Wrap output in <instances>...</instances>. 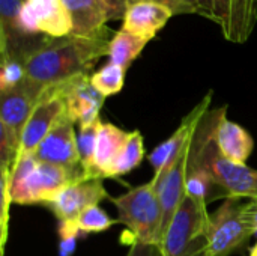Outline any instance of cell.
<instances>
[{
  "instance_id": "obj_1",
  "label": "cell",
  "mask_w": 257,
  "mask_h": 256,
  "mask_svg": "<svg viewBox=\"0 0 257 256\" xmlns=\"http://www.w3.org/2000/svg\"><path fill=\"white\" fill-rule=\"evenodd\" d=\"M113 36V30L105 26L87 36L69 33L47 38L26 59V78L45 89L80 75H92L96 62L107 56Z\"/></svg>"
},
{
  "instance_id": "obj_2",
  "label": "cell",
  "mask_w": 257,
  "mask_h": 256,
  "mask_svg": "<svg viewBox=\"0 0 257 256\" xmlns=\"http://www.w3.org/2000/svg\"><path fill=\"white\" fill-rule=\"evenodd\" d=\"M0 178L8 183L12 204L45 205L68 184L86 177L81 172L41 163L35 154H20L12 169L0 167Z\"/></svg>"
},
{
  "instance_id": "obj_3",
  "label": "cell",
  "mask_w": 257,
  "mask_h": 256,
  "mask_svg": "<svg viewBox=\"0 0 257 256\" xmlns=\"http://www.w3.org/2000/svg\"><path fill=\"white\" fill-rule=\"evenodd\" d=\"M117 210V222L131 234V243L160 246L163 237V208L154 181L110 198Z\"/></svg>"
},
{
  "instance_id": "obj_4",
  "label": "cell",
  "mask_w": 257,
  "mask_h": 256,
  "mask_svg": "<svg viewBox=\"0 0 257 256\" xmlns=\"http://www.w3.org/2000/svg\"><path fill=\"white\" fill-rule=\"evenodd\" d=\"M256 232L251 201L226 198L221 207L211 214L203 256H230Z\"/></svg>"
},
{
  "instance_id": "obj_5",
  "label": "cell",
  "mask_w": 257,
  "mask_h": 256,
  "mask_svg": "<svg viewBox=\"0 0 257 256\" xmlns=\"http://www.w3.org/2000/svg\"><path fill=\"white\" fill-rule=\"evenodd\" d=\"M208 205L185 196L167 226L160 250L163 256H203L211 214Z\"/></svg>"
},
{
  "instance_id": "obj_6",
  "label": "cell",
  "mask_w": 257,
  "mask_h": 256,
  "mask_svg": "<svg viewBox=\"0 0 257 256\" xmlns=\"http://www.w3.org/2000/svg\"><path fill=\"white\" fill-rule=\"evenodd\" d=\"M202 17L215 23L226 41L244 44L257 24V0H202Z\"/></svg>"
},
{
  "instance_id": "obj_7",
  "label": "cell",
  "mask_w": 257,
  "mask_h": 256,
  "mask_svg": "<svg viewBox=\"0 0 257 256\" xmlns=\"http://www.w3.org/2000/svg\"><path fill=\"white\" fill-rule=\"evenodd\" d=\"M226 113V112H224ZM223 113V115H224ZM221 115V116H223ZM220 116V119H221ZM218 119V121H220ZM218 121L211 131L205 145V158L208 166L218 183V186L226 192L227 198L238 199H257V170L247 164H239L227 160L221 155L215 143V130Z\"/></svg>"
},
{
  "instance_id": "obj_8",
  "label": "cell",
  "mask_w": 257,
  "mask_h": 256,
  "mask_svg": "<svg viewBox=\"0 0 257 256\" xmlns=\"http://www.w3.org/2000/svg\"><path fill=\"white\" fill-rule=\"evenodd\" d=\"M65 116L69 115L66 110L62 83L45 88L39 95L33 112L21 133L20 154H33L39 143L47 137V134Z\"/></svg>"
},
{
  "instance_id": "obj_9",
  "label": "cell",
  "mask_w": 257,
  "mask_h": 256,
  "mask_svg": "<svg viewBox=\"0 0 257 256\" xmlns=\"http://www.w3.org/2000/svg\"><path fill=\"white\" fill-rule=\"evenodd\" d=\"M21 27L27 36L62 38L71 33L72 23L63 0H26Z\"/></svg>"
},
{
  "instance_id": "obj_10",
  "label": "cell",
  "mask_w": 257,
  "mask_h": 256,
  "mask_svg": "<svg viewBox=\"0 0 257 256\" xmlns=\"http://www.w3.org/2000/svg\"><path fill=\"white\" fill-rule=\"evenodd\" d=\"M110 199L102 184V178H81L60 190L47 207L59 222H75L87 208Z\"/></svg>"
},
{
  "instance_id": "obj_11",
  "label": "cell",
  "mask_w": 257,
  "mask_h": 256,
  "mask_svg": "<svg viewBox=\"0 0 257 256\" xmlns=\"http://www.w3.org/2000/svg\"><path fill=\"white\" fill-rule=\"evenodd\" d=\"M33 154L41 163L54 164L74 172L84 174L80 163L75 122L69 116H65L47 134V137L39 143Z\"/></svg>"
},
{
  "instance_id": "obj_12",
  "label": "cell",
  "mask_w": 257,
  "mask_h": 256,
  "mask_svg": "<svg viewBox=\"0 0 257 256\" xmlns=\"http://www.w3.org/2000/svg\"><path fill=\"white\" fill-rule=\"evenodd\" d=\"M211 98H212V92H208V95L203 97L202 101L182 119L181 125L175 130V133L167 140L160 143L148 155V160L151 166L154 167V178L163 175L172 166V163L178 158L181 151L188 143L191 134L194 133L197 124L208 113L209 106H211Z\"/></svg>"
},
{
  "instance_id": "obj_13",
  "label": "cell",
  "mask_w": 257,
  "mask_h": 256,
  "mask_svg": "<svg viewBox=\"0 0 257 256\" xmlns=\"http://www.w3.org/2000/svg\"><path fill=\"white\" fill-rule=\"evenodd\" d=\"M69 118L78 125L92 124L99 118L105 97L90 83V75H80L62 83Z\"/></svg>"
},
{
  "instance_id": "obj_14",
  "label": "cell",
  "mask_w": 257,
  "mask_h": 256,
  "mask_svg": "<svg viewBox=\"0 0 257 256\" xmlns=\"http://www.w3.org/2000/svg\"><path fill=\"white\" fill-rule=\"evenodd\" d=\"M42 91L26 78L20 86L0 92V125L21 137Z\"/></svg>"
},
{
  "instance_id": "obj_15",
  "label": "cell",
  "mask_w": 257,
  "mask_h": 256,
  "mask_svg": "<svg viewBox=\"0 0 257 256\" xmlns=\"http://www.w3.org/2000/svg\"><path fill=\"white\" fill-rule=\"evenodd\" d=\"M172 17L173 12L164 5L154 0H140L125 11L122 29L151 41Z\"/></svg>"
},
{
  "instance_id": "obj_16",
  "label": "cell",
  "mask_w": 257,
  "mask_h": 256,
  "mask_svg": "<svg viewBox=\"0 0 257 256\" xmlns=\"http://www.w3.org/2000/svg\"><path fill=\"white\" fill-rule=\"evenodd\" d=\"M215 143L223 157L239 164H245L254 149V140L251 134L239 124L227 119L226 113L218 121L215 130Z\"/></svg>"
},
{
  "instance_id": "obj_17",
  "label": "cell",
  "mask_w": 257,
  "mask_h": 256,
  "mask_svg": "<svg viewBox=\"0 0 257 256\" xmlns=\"http://www.w3.org/2000/svg\"><path fill=\"white\" fill-rule=\"evenodd\" d=\"M68 9L72 30L71 33L87 36L93 35L111 20L107 0H63Z\"/></svg>"
},
{
  "instance_id": "obj_18",
  "label": "cell",
  "mask_w": 257,
  "mask_h": 256,
  "mask_svg": "<svg viewBox=\"0 0 257 256\" xmlns=\"http://www.w3.org/2000/svg\"><path fill=\"white\" fill-rule=\"evenodd\" d=\"M130 133L131 131H125L110 122L101 124L95 146V167L102 180L110 178L111 169L122 152Z\"/></svg>"
},
{
  "instance_id": "obj_19",
  "label": "cell",
  "mask_w": 257,
  "mask_h": 256,
  "mask_svg": "<svg viewBox=\"0 0 257 256\" xmlns=\"http://www.w3.org/2000/svg\"><path fill=\"white\" fill-rule=\"evenodd\" d=\"M148 42H149V39L120 29L119 32L114 33V36L110 41L108 53H107L108 62L128 69L131 66V63L145 50Z\"/></svg>"
},
{
  "instance_id": "obj_20",
  "label": "cell",
  "mask_w": 257,
  "mask_h": 256,
  "mask_svg": "<svg viewBox=\"0 0 257 256\" xmlns=\"http://www.w3.org/2000/svg\"><path fill=\"white\" fill-rule=\"evenodd\" d=\"M102 121L98 119L87 125H78L77 143H78L80 163L86 178H101L95 167V146H96V139Z\"/></svg>"
},
{
  "instance_id": "obj_21",
  "label": "cell",
  "mask_w": 257,
  "mask_h": 256,
  "mask_svg": "<svg viewBox=\"0 0 257 256\" xmlns=\"http://www.w3.org/2000/svg\"><path fill=\"white\" fill-rule=\"evenodd\" d=\"M143 158H145L143 136L139 130H134L130 133V137L111 169L110 178H120L123 175H128L130 172H133L140 166Z\"/></svg>"
},
{
  "instance_id": "obj_22",
  "label": "cell",
  "mask_w": 257,
  "mask_h": 256,
  "mask_svg": "<svg viewBox=\"0 0 257 256\" xmlns=\"http://www.w3.org/2000/svg\"><path fill=\"white\" fill-rule=\"evenodd\" d=\"M125 74H126L125 68L108 62L98 71L92 72L90 83L101 95H104L107 98V97L119 94L123 89Z\"/></svg>"
},
{
  "instance_id": "obj_23",
  "label": "cell",
  "mask_w": 257,
  "mask_h": 256,
  "mask_svg": "<svg viewBox=\"0 0 257 256\" xmlns=\"http://www.w3.org/2000/svg\"><path fill=\"white\" fill-rule=\"evenodd\" d=\"M0 57V92H6L26 80V59L15 53H5Z\"/></svg>"
},
{
  "instance_id": "obj_24",
  "label": "cell",
  "mask_w": 257,
  "mask_h": 256,
  "mask_svg": "<svg viewBox=\"0 0 257 256\" xmlns=\"http://www.w3.org/2000/svg\"><path fill=\"white\" fill-rule=\"evenodd\" d=\"M81 234H99L108 231L113 225L119 223L117 219H111L102 208L93 205L83 211L75 220Z\"/></svg>"
},
{
  "instance_id": "obj_25",
  "label": "cell",
  "mask_w": 257,
  "mask_h": 256,
  "mask_svg": "<svg viewBox=\"0 0 257 256\" xmlns=\"http://www.w3.org/2000/svg\"><path fill=\"white\" fill-rule=\"evenodd\" d=\"M59 256H72L77 250V241L81 235L75 222H59Z\"/></svg>"
},
{
  "instance_id": "obj_26",
  "label": "cell",
  "mask_w": 257,
  "mask_h": 256,
  "mask_svg": "<svg viewBox=\"0 0 257 256\" xmlns=\"http://www.w3.org/2000/svg\"><path fill=\"white\" fill-rule=\"evenodd\" d=\"M169 8L173 15H200L202 17V0H154Z\"/></svg>"
},
{
  "instance_id": "obj_27",
  "label": "cell",
  "mask_w": 257,
  "mask_h": 256,
  "mask_svg": "<svg viewBox=\"0 0 257 256\" xmlns=\"http://www.w3.org/2000/svg\"><path fill=\"white\" fill-rule=\"evenodd\" d=\"M126 256H163L158 246L154 244H143V243H131V247Z\"/></svg>"
},
{
  "instance_id": "obj_28",
  "label": "cell",
  "mask_w": 257,
  "mask_h": 256,
  "mask_svg": "<svg viewBox=\"0 0 257 256\" xmlns=\"http://www.w3.org/2000/svg\"><path fill=\"white\" fill-rule=\"evenodd\" d=\"M137 2H140V0H107V3L110 6V12H111V20L123 18L125 11L133 3H137Z\"/></svg>"
},
{
  "instance_id": "obj_29",
  "label": "cell",
  "mask_w": 257,
  "mask_h": 256,
  "mask_svg": "<svg viewBox=\"0 0 257 256\" xmlns=\"http://www.w3.org/2000/svg\"><path fill=\"white\" fill-rule=\"evenodd\" d=\"M248 256H257V243L250 249V253H248Z\"/></svg>"
},
{
  "instance_id": "obj_30",
  "label": "cell",
  "mask_w": 257,
  "mask_h": 256,
  "mask_svg": "<svg viewBox=\"0 0 257 256\" xmlns=\"http://www.w3.org/2000/svg\"><path fill=\"white\" fill-rule=\"evenodd\" d=\"M256 201H257V199H256Z\"/></svg>"
}]
</instances>
